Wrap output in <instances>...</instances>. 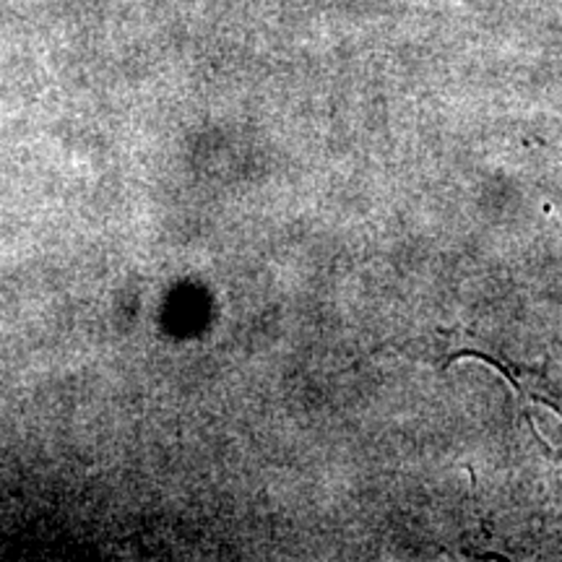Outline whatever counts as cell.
I'll list each match as a JSON object with an SVG mask.
<instances>
[{
    "label": "cell",
    "mask_w": 562,
    "mask_h": 562,
    "mask_svg": "<svg viewBox=\"0 0 562 562\" xmlns=\"http://www.w3.org/2000/svg\"><path fill=\"white\" fill-rule=\"evenodd\" d=\"M446 349H451L448 360L456 357H480V360L490 362L492 368H497L505 378L513 383V389L521 391L529 402L544 404L554 409L562 417V364L544 362L542 368H533V364L513 362L503 351H497L492 344L467 339L461 341L459 336H453L451 344H442Z\"/></svg>",
    "instance_id": "obj_1"
}]
</instances>
